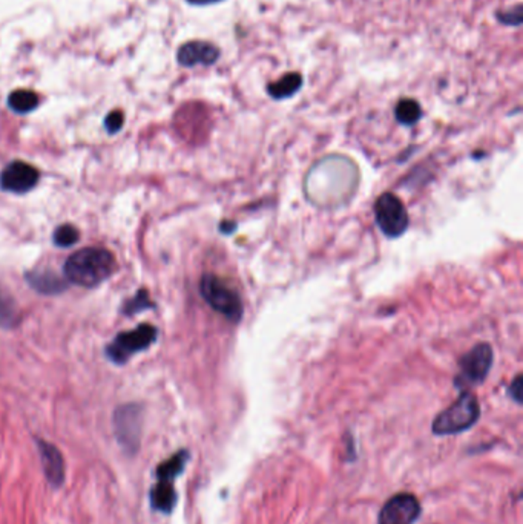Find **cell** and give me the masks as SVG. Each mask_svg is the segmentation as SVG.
Listing matches in <instances>:
<instances>
[{
    "instance_id": "cell-1",
    "label": "cell",
    "mask_w": 523,
    "mask_h": 524,
    "mask_svg": "<svg viewBox=\"0 0 523 524\" xmlns=\"http://www.w3.org/2000/svg\"><path fill=\"white\" fill-rule=\"evenodd\" d=\"M115 269L114 256L104 249H82L72 254L65 264V276L77 286L93 288L106 281Z\"/></svg>"
},
{
    "instance_id": "cell-2",
    "label": "cell",
    "mask_w": 523,
    "mask_h": 524,
    "mask_svg": "<svg viewBox=\"0 0 523 524\" xmlns=\"http://www.w3.org/2000/svg\"><path fill=\"white\" fill-rule=\"evenodd\" d=\"M335 181H360L354 162L338 155L324 158L311 169L305 189L309 194L311 192L313 203L328 205L330 204V190Z\"/></svg>"
},
{
    "instance_id": "cell-3",
    "label": "cell",
    "mask_w": 523,
    "mask_h": 524,
    "mask_svg": "<svg viewBox=\"0 0 523 524\" xmlns=\"http://www.w3.org/2000/svg\"><path fill=\"white\" fill-rule=\"evenodd\" d=\"M479 400L473 393L462 391L456 402L447 410L437 414L433 422V433L436 436H454L469 431L479 420Z\"/></svg>"
},
{
    "instance_id": "cell-4",
    "label": "cell",
    "mask_w": 523,
    "mask_h": 524,
    "mask_svg": "<svg viewBox=\"0 0 523 524\" xmlns=\"http://www.w3.org/2000/svg\"><path fill=\"white\" fill-rule=\"evenodd\" d=\"M200 293H202L203 299L217 313L223 314L226 320H229L234 324H238L243 320L245 307H243L240 295L219 276L213 275V273L203 275L202 282H200Z\"/></svg>"
},
{
    "instance_id": "cell-5",
    "label": "cell",
    "mask_w": 523,
    "mask_h": 524,
    "mask_svg": "<svg viewBox=\"0 0 523 524\" xmlns=\"http://www.w3.org/2000/svg\"><path fill=\"white\" fill-rule=\"evenodd\" d=\"M494 361V352L490 344H477L469 353H465L459 361L458 376L454 378V385L461 391H469L473 387L486 382Z\"/></svg>"
},
{
    "instance_id": "cell-6",
    "label": "cell",
    "mask_w": 523,
    "mask_h": 524,
    "mask_svg": "<svg viewBox=\"0 0 523 524\" xmlns=\"http://www.w3.org/2000/svg\"><path fill=\"white\" fill-rule=\"evenodd\" d=\"M375 220L378 228L387 238H399L410 226L409 212L403 201L392 192H386L375 203Z\"/></svg>"
},
{
    "instance_id": "cell-7",
    "label": "cell",
    "mask_w": 523,
    "mask_h": 524,
    "mask_svg": "<svg viewBox=\"0 0 523 524\" xmlns=\"http://www.w3.org/2000/svg\"><path fill=\"white\" fill-rule=\"evenodd\" d=\"M157 339V329L143 324L136 330L125 331L115 337L106 348V354L115 363H126L137 353L146 350Z\"/></svg>"
},
{
    "instance_id": "cell-8",
    "label": "cell",
    "mask_w": 523,
    "mask_h": 524,
    "mask_svg": "<svg viewBox=\"0 0 523 524\" xmlns=\"http://www.w3.org/2000/svg\"><path fill=\"white\" fill-rule=\"evenodd\" d=\"M420 503L413 494L403 492L393 495L382 506L378 524H414L419 519Z\"/></svg>"
},
{
    "instance_id": "cell-9",
    "label": "cell",
    "mask_w": 523,
    "mask_h": 524,
    "mask_svg": "<svg viewBox=\"0 0 523 524\" xmlns=\"http://www.w3.org/2000/svg\"><path fill=\"white\" fill-rule=\"evenodd\" d=\"M37 183V169L25 162H10L0 175V187L12 194H27Z\"/></svg>"
},
{
    "instance_id": "cell-10",
    "label": "cell",
    "mask_w": 523,
    "mask_h": 524,
    "mask_svg": "<svg viewBox=\"0 0 523 524\" xmlns=\"http://www.w3.org/2000/svg\"><path fill=\"white\" fill-rule=\"evenodd\" d=\"M142 427V411L136 405L123 406L115 412V429L126 448L136 449Z\"/></svg>"
},
{
    "instance_id": "cell-11",
    "label": "cell",
    "mask_w": 523,
    "mask_h": 524,
    "mask_svg": "<svg viewBox=\"0 0 523 524\" xmlns=\"http://www.w3.org/2000/svg\"><path fill=\"white\" fill-rule=\"evenodd\" d=\"M219 49L207 42H202V40H194V42L183 45L177 54L178 63L187 66V68L196 65H212L219 60Z\"/></svg>"
},
{
    "instance_id": "cell-12",
    "label": "cell",
    "mask_w": 523,
    "mask_h": 524,
    "mask_svg": "<svg viewBox=\"0 0 523 524\" xmlns=\"http://www.w3.org/2000/svg\"><path fill=\"white\" fill-rule=\"evenodd\" d=\"M27 279L34 290L44 293V295H55V293L63 292L66 288L63 279L55 275L54 271H29L27 275Z\"/></svg>"
},
{
    "instance_id": "cell-13",
    "label": "cell",
    "mask_w": 523,
    "mask_h": 524,
    "mask_svg": "<svg viewBox=\"0 0 523 524\" xmlns=\"http://www.w3.org/2000/svg\"><path fill=\"white\" fill-rule=\"evenodd\" d=\"M40 453H42V462H44L45 472L49 481L54 485H61L65 474L61 453L53 445L44 444V442H40Z\"/></svg>"
},
{
    "instance_id": "cell-14",
    "label": "cell",
    "mask_w": 523,
    "mask_h": 524,
    "mask_svg": "<svg viewBox=\"0 0 523 524\" xmlns=\"http://www.w3.org/2000/svg\"><path fill=\"white\" fill-rule=\"evenodd\" d=\"M151 500H153L154 508L163 511V512H170L174 508L175 500H177L172 480L159 478V483L154 487Z\"/></svg>"
},
{
    "instance_id": "cell-15",
    "label": "cell",
    "mask_w": 523,
    "mask_h": 524,
    "mask_svg": "<svg viewBox=\"0 0 523 524\" xmlns=\"http://www.w3.org/2000/svg\"><path fill=\"white\" fill-rule=\"evenodd\" d=\"M301 85H303V77L296 72L292 74H286L283 79L278 81H273L269 87V94L277 100H283V98H289L300 91Z\"/></svg>"
},
{
    "instance_id": "cell-16",
    "label": "cell",
    "mask_w": 523,
    "mask_h": 524,
    "mask_svg": "<svg viewBox=\"0 0 523 524\" xmlns=\"http://www.w3.org/2000/svg\"><path fill=\"white\" fill-rule=\"evenodd\" d=\"M8 106L17 114H28L38 106V96L29 89H17L8 97Z\"/></svg>"
},
{
    "instance_id": "cell-17",
    "label": "cell",
    "mask_w": 523,
    "mask_h": 524,
    "mask_svg": "<svg viewBox=\"0 0 523 524\" xmlns=\"http://www.w3.org/2000/svg\"><path fill=\"white\" fill-rule=\"evenodd\" d=\"M394 115L399 123L403 126H413L419 121L422 117V109H420L419 103L411 98H403L396 104L394 109Z\"/></svg>"
},
{
    "instance_id": "cell-18",
    "label": "cell",
    "mask_w": 523,
    "mask_h": 524,
    "mask_svg": "<svg viewBox=\"0 0 523 524\" xmlns=\"http://www.w3.org/2000/svg\"><path fill=\"white\" fill-rule=\"evenodd\" d=\"M16 304L12 303L10 296L0 292V325L2 327H14L17 324Z\"/></svg>"
},
{
    "instance_id": "cell-19",
    "label": "cell",
    "mask_w": 523,
    "mask_h": 524,
    "mask_svg": "<svg viewBox=\"0 0 523 524\" xmlns=\"http://www.w3.org/2000/svg\"><path fill=\"white\" fill-rule=\"evenodd\" d=\"M79 241V230L71 224H63L61 228L55 229L54 243L59 247H71Z\"/></svg>"
},
{
    "instance_id": "cell-20",
    "label": "cell",
    "mask_w": 523,
    "mask_h": 524,
    "mask_svg": "<svg viewBox=\"0 0 523 524\" xmlns=\"http://www.w3.org/2000/svg\"><path fill=\"white\" fill-rule=\"evenodd\" d=\"M149 307H153V304H151V301H149L147 293L145 292V290H142V292L137 293L136 296L132 297L129 303L126 304L125 308H123V313H138V312H142V310H145V308Z\"/></svg>"
},
{
    "instance_id": "cell-21",
    "label": "cell",
    "mask_w": 523,
    "mask_h": 524,
    "mask_svg": "<svg viewBox=\"0 0 523 524\" xmlns=\"http://www.w3.org/2000/svg\"><path fill=\"white\" fill-rule=\"evenodd\" d=\"M123 123H125V117H123L121 111H112L104 120V126L110 134L119 132L123 128Z\"/></svg>"
},
{
    "instance_id": "cell-22",
    "label": "cell",
    "mask_w": 523,
    "mask_h": 524,
    "mask_svg": "<svg viewBox=\"0 0 523 524\" xmlns=\"http://www.w3.org/2000/svg\"><path fill=\"white\" fill-rule=\"evenodd\" d=\"M508 395L511 399L516 400L518 403H522V376L520 374H518L512 380L511 385L508 387Z\"/></svg>"
},
{
    "instance_id": "cell-23",
    "label": "cell",
    "mask_w": 523,
    "mask_h": 524,
    "mask_svg": "<svg viewBox=\"0 0 523 524\" xmlns=\"http://www.w3.org/2000/svg\"><path fill=\"white\" fill-rule=\"evenodd\" d=\"M192 5H212V4H219L223 0H187Z\"/></svg>"
}]
</instances>
